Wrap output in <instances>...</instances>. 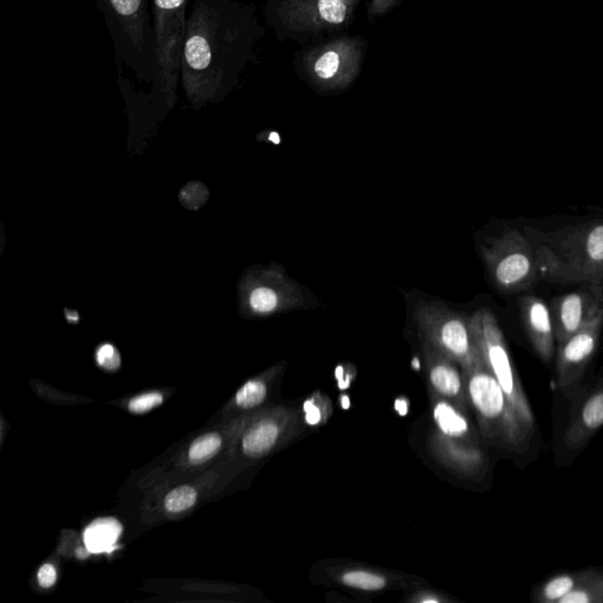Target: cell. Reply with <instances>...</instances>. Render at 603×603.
<instances>
[{"mask_svg":"<svg viewBox=\"0 0 603 603\" xmlns=\"http://www.w3.org/2000/svg\"><path fill=\"white\" fill-rule=\"evenodd\" d=\"M534 247L540 280L578 285L603 278V219H590L559 229L524 226Z\"/></svg>","mask_w":603,"mask_h":603,"instance_id":"cell-1","label":"cell"},{"mask_svg":"<svg viewBox=\"0 0 603 603\" xmlns=\"http://www.w3.org/2000/svg\"><path fill=\"white\" fill-rule=\"evenodd\" d=\"M462 372L469 406L476 416L481 436L493 447L512 454H524L534 432L521 418L482 358Z\"/></svg>","mask_w":603,"mask_h":603,"instance_id":"cell-2","label":"cell"},{"mask_svg":"<svg viewBox=\"0 0 603 603\" xmlns=\"http://www.w3.org/2000/svg\"><path fill=\"white\" fill-rule=\"evenodd\" d=\"M480 254L491 285L501 294H524L538 280L534 247L524 229L505 226L484 238Z\"/></svg>","mask_w":603,"mask_h":603,"instance_id":"cell-3","label":"cell"},{"mask_svg":"<svg viewBox=\"0 0 603 603\" xmlns=\"http://www.w3.org/2000/svg\"><path fill=\"white\" fill-rule=\"evenodd\" d=\"M414 320L418 338L450 357L462 371L468 370L480 361L470 316L441 302L422 301L415 306Z\"/></svg>","mask_w":603,"mask_h":603,"instance_id":"cell-4","label":"cell"},{"mask_svg":"<svg viewBox=\"0 0 603 603\" xmlns=\"http://www.w3.org/2000/svg\"><path fill=\"white\" fill-rule=\"evenodd\" d=\"M472 331L484 365L501 385L524 423L534 432L535 420L520 377L512 364L505 335L491 310L479 309L470 316Z\"/></svg>","mask_w":603,"mask_h":603,"instance_id":"cell-5","label":"cell"},{"mask_svg":"<svg viewBox=\"0 0 603 603\" xmlns=\"http://www.w3.org/2000/svg\"><path fill=\"white\" fill-rule=\"evenodd\" d=\"M430 402L436 425V434L432 440L434 450L456 470L469 475L479 472L484 463V454L472 434L468 414L432 393Z\"/></svg>","mask_w":603,"mask_h":603,"instance_id":"cell-6","label":"cell"},{"mask_svg":"<svg viewBox=\"0 0 603 603\" xmlns=\"http://www.w3.org/2000/svg\"><path fill=\"white\" fill-rule=\"evenodd\" d=\"M360 38L339 37L306 52L303 66L310 82L322 91H339L356 80L363 62Z\"/></svg>","mask_w":603,"mask_h":603,"instance_id":"cell-7","label":"cell"},{"mask_svg":"<svg viewBox=\"0 0 603 603\" xmlns=\"http://www.w3.org/2000/svg\"><path fill=\"white\" fill-rule=\"evenodd\" d=\"M603 331V306L556 350V388L568 401L582 390V382L592 363Z\"/></svg>","mask_w":603,"mask_h":603,"instance_id":"cell-8","label":"cell"},{"mask_svg":"<svg viewBox=\"0 0 603 603\" xmlns=\"http://www.w3.org/2000/svg\"><path fill=\"white\" fill-rule=\"evenodd\" d=\"M313 301L309 290L291 280L282 268L256 273L247 290V308L256 316L306 309Z\"/></svg>","mask_w":603,"mask_h":603,"instance_id":"cell-9","label":"cell"},{"mask_svg":"<svg viewBox=\"0 0 603 603\" xmlns=\"http://www.w3.org/2000/svg\"><path fill=\"white\" fill-rule=\"evenodd\" d=\"M360 0H284L280 22L294 32L317 33L338 29L353 18Z\"/></svg>","mask_w":603,"mask_h":603,"instance_id":"cell-10","label":"cell"},{"mask_svg":"<svg viewBox=\"0 0 603 603\" xmlns=\"http://www.w3.org/2000/svg\"><path fill=\"white\" fill-rule=\"evenodd\" d=\"M556 346H561L603 306V278L578 284V289L554 298L550 304Z\"/></svg>","mask_w":603,"mask_h":603,"instance_id":"cell-11","label":"cell"},{"mask_svg":"<svg viewBox=\"0 0 603 603\" xmlns=\"http://www.w3.org/2000/svg\"><path fill=\"white\" fill-rule=\"evenodd\" d=\"M421 356L428 380L429 393L454 404L463 413H469V401L463 372L454 360L420 339Z\"/></svg>","mask_w":603,"mask_h":603,"instance_id":"cell-12","label":"cell"},{"mask_svg":"<svg viewBox=\"0 0 603 603\" xmlns=\"http://www.w3.org/2000/svg\"><path fill=\"white\" fill-rule=\"evenodd\" d=\"M571 402L574 404L564 432V446L574 451L585 447L603 427V367L588 391H580Z\"/></svg>","mask_w":603,"mask_h":603,"instance_id":"cell-13","label":"cell"},{"mask_svg":"<svg viewBox=\"0 0 603 603\" xmlns=\"http://www.w3.org/2000/svg\"><path fill=\"white\" fill-rule=\"evenodd\" d=\"M301 411L294 408H280L273 414L254 422L242 440L244 454L249 458L266 456L287 435L296 436L301 430Z\"/></svg>","mask_w":603,"mask_h":603,"instance_id":"cell-14","label":"cell"},{"mask_svg":"<svg viewBox=\"0 0 603 603\" xmlns=\"http://www.w3.org/2000/svg\"><path fill=\"white\" fill-rule=\"evenodd\" d=\"M524 332L533 349L545 363L555 356L556 338L550 306L535 294H522L517 299Z\"/></svg>","mask_w":603,"mask_h":603,"instance_id":"cell-15","label":"cell"},{"mask_svg":"<svg viewBox=\"0 0 603 603\" xmlns=\"http://www.w3.org/2000/svg\"><path fill=\"white\" fill-rule=\"evenodd\" d=\"M122 526L115 519H100L84 531V542L91 552H110L122 534Z\"/></svg>","mask_w":603,"mask_h":603,"instance_id":"cell-16","label":"cell"},{"mask_svg":"<svg viewBox=\"0 0 603 603\" xmlns=\"http://www.w3.org/2000/svg\"><path fill=\"white\" fill-rule=\"evenodd\" d=\"M559 603H603V571H582L578 587Z\"/></svg>","mask_w":603,"mask_h":603,"instance_id":"cell-17","label":"cell"},{"mask_svg":"<svg viewBox=\"0 0 603 603\" xmlns=\"http://www.w3.org/2000/svg\"><path fill=\"white\" fill-rule=\"evenodd\" d=\"M581 580V571L564 573L549 578L534 594L535 601L541 603H559L564 596L574 590Z\"/></svg>","mask_w":603,"mask_h":603,"instance_id":"cell-18","label":"cell"},{"mask_svg":"<svg viewBox=\"0 0 603 603\" xmlns=\"http://www.w3.org/2000/svg\"><path fill=\"white\" fill-rule=\"evenodd\" d=\"M338 581L350 588L364 590V592H378L383 590L389 585L384 575L365 569H349L338 575Z\"/></svg>","mask_w":603,"mask_h":603,"instance_id":"cell-19","label":"cell"},{"mask_svg":"<svg viewBox=\"0 0 603 603\" xmlns=\"http://www.w3.org/2000/svg\"><path fill=\"white\" fill-rule=\"evenodd\" d=\"M268 396V385L262 380H251L238 390L236 403L243 409H252L264 402Z\"/></svg>","mask_w":603,"mask_h":603,"instance_id":"cell-20","label":"cell"},{"mask_svg":"<svg viewBox=\"0 0 603 603\" xmlns=\"http://www.w3.org/2000/svg\"><path fill=\"white\" fill-rule=\"evenodd\" d=\"M222 440L219 434H207L200 437L190 447L189 458L193 465H198L214 458L221 449Z\"/></svg>","mask_w":603,"mask_h":603,"instance_id":"cell-21","label":"cell"},{"mask_svg":"<svg viewBox=\"0 0 603 603\" xmlns=\"http://www.w3.org/2000/svg\"><path fill=\"white\" fill-rule=\"evenodd\" d=\"M186 62L195 70H204L209 66L211 51L207 40L203 37H193L188 40L186 46Z\"/></svg>","mask_w":603,"mask_h":603,"instance_id":"cell-22","label":"cell"},{"mask_svg":"<svg viewBox=\"0 0 603 603\" xmlns=\"http://www.w3.org/2000/svg\"><path fill=\"white\" fill-rule=\"evenodd\" d=\"M197 493L193 488H177L165 498V508L171 512H179L191 508L196 503Z\"/></svg>","mask_w":603,"mask_h":603,"instance_id":"cell-23","label":"cell"},{"mask_svg":"<svg viewBox=\"0 0 603 603\" xmlns=\"http://www.w3.org/2000/svg\"><path fill=\"white\" fill-rule=\"evenodd\" d=\"M330 403L327 397L313 396L304 403V421L310 425L320 424V422L327 421V417L331 413Z\"/></svg>","mask_w":603,"mask_h":603,"instance_id":"cell-24","label":"cell"},{"mask_svg":"<svg viewBox=\"0 0 603 603\" xmlns=\"http://www.w3.org/2000/svg\"><path fill=\"white\" fill-rule=\"evenodd\" d=\"M163 402V395L158 393L145 394L136 397L129 404V409L135 414H143L158 407Z\"/></svg>","mask_w":603,"mask_h":603,"instance_id":"cell-25","label":"cell"},{"mask_svg":"<svg viewBox=\"0 0 603 603\" xmlns=\"http://www.w3.org/2000/svg\"><path fill=\"white\" fill-rule=\"evenodd\" d=\"M97 362L108 370H116L120 365V356L115 346L104 344L97 351Z\"/></svg>","mask_w":603,"mask_h":603,"instance_id":"cell-26","label":"cell"},{"mask_svg":"<svg viewBox=\"0 0 603 603\" xmlns=\"http://www.w3.org/2000/svg\"><path fill=\"white\" fill-rule=\"evenodd\" d=\"M38 581L43 588H50L57 581V571L52 564H44L38 571Z\"/></svg>","mask_w":603,"mask_h":603,"instance_id":"cell-27","label":"cell"},{"mask_svg":"<svg viewBox=\"0 0 603 603\" xmlns=\"http://www.w3.org/2000/svg\"><path fill=\"white\" fill-rule=\"evenodd\" d=\"M397 3L398 0H370L369 12L370 15H383L389 12Z\"/></svg>","mask_w":603,"mask_h":603,"instance_id":"cell-28","label":"cell"},{"mask_svg":"<svg viewBox=\"0 0 603 603\" xmlns=\"http://www.w3.org/2000/svg\"><path fill=\"white\" fill-rule=\"evenodd\" d=\"M113 6L117 11L122 15H132L136 10H138L141 0H111Z\"/></svg>","mask_w":603,"mask_h":603,"instance_id":"cell-29","label":"cell"},{"mask_svg":"<svg viewBox=\"0 0 603 603\" xmlns=\"http://www.w3.org/2000/svg\"><path fill=\"white\" fill-rule=\"evenodd\" d=\"M157 6L164 10L179 8L184 3V0H155Z\"/></svg>","mask_w":603,"mask_h":603,"instance_id":"cell-30","label":"cell"}]
</instances>
